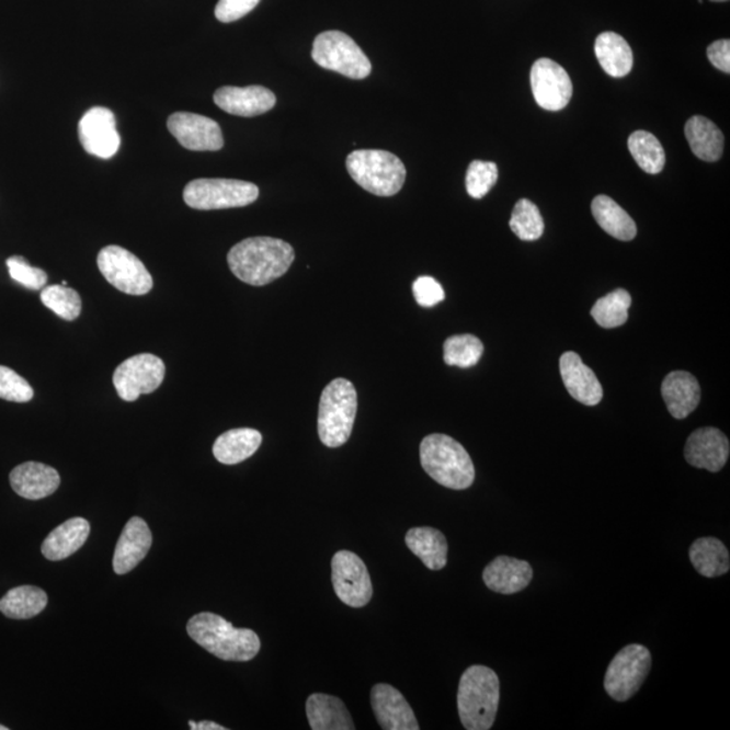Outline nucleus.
<instances>
[{
    "instance_id": "obj_29",
    "label": "nucleus",
    "mask_w": 730,
    "mask_h": 730,
    "mask_svg": "<svg viewBox=\"0 0 730 730\" xmlns=\"http://www.w3.org/2000/svg\"><path fill=\"white\" fill-rule=\"evenodd\" d=\"M685 135L692 152L704 161H717L723 152V135L715 122L694 115L687 121Z\"/></svg>"
},
{
    "instance_id": "obj_40",
    "label": "nucleus",
    "mask_w": 730,
    "mask_h": 730,
    "mask_svg": "<svg viewBox=\"0 0 730 730\" xmlns=\"http://www.w3.org/2000/svg\"><path fill=\"white\" fill-rule=\"evenodd\" d=\"M5 265H8L11 280L22 284L23 287L32 289V292L43 289L46 282H48V275H46L45 271L37 269V266H32L22 256L9 258Z\"/></svg>"
},
{
    "instance_id": "obj_39",
    "label": "nucleus",
    "mask_w": 730,
    "mask_h": 730,
    "mask_svg": "<svg viewBox=\"0 0 730 730\" xmlns=\"http://www.w3.org/2000/svg\"><path fill=\"white\" fill-rule=\"evenodd\" d=\"M34 391L15 370L0 365V398L10 402L25 403L32 401Z\"/></svg>"
},
{
    "instance_id": "obj_16",
    "label": "nucleus",
    "mask_w": 730,
    "mask_h": 730,
    "mask_svg": "<svg viewBox=\"0 0 730 730\" xmlns=\"http://www.w3.org/2000/svg\"><path fill=\"white\" fill-rule=\"evenodd\" d=\"M730 454L729 440L720 429L700 427L689 434L685 446V457L689 466L721 471Z\"/></svg>"
},
{
    "instance_id": "obj_38",
    "label": "nucleus",
    "mask_w": 730,
    "mask_h": 730,
    "mask_svg": "<svg viewBox=\"0 0 730 730\" xmlns=\"http://www.w3.org/2000/svg\"><path fill=\"white\" fill-rule=\"evenodd\" d=\"M498 166L492 161L474 160L466 175L467 193L474 199H482L498 182Z\"/></svg>"
},
{
    "instance_id": "obj_3",
    "label": "nucleus",
    "mask_w": 730,
    "mask_h": 730,
    "mask_svg": "<svg viewBox=\"0 0 730 730\" xmlns=\"http://www.w3.org/2000/svg\"><path fill=\"white\" fill-rule=\"evenodd\" d=\"M500 706V677L484 665H472L460 677L457 710L467 730H489Z\"/></svg>"
},
{
    "instance_id": "obj_25",
    "label": "nucleus",
    "mask_w": 730,
    "mask_h": 730,
    "mask_svg": "<svg viewBox=\"0 0 730 730\" xmlns=\"http://www.w3.org/2000/svg\"><path fill=\"white\" fill-rule=\"evenodd\" d=\"M90 531L89 521L80 517L68 520L45 538L41 550L50 561L67 559L84 546Z\"/></svg>"
},
{
    "instance_id": "obj_32",
    "label": "nucleus",
    "mask_w": 730,
    "mask_h": 730,
    "mask_svg": "<svg viewBox=\"0 0 730 730\" xmlns=\"http://www.w3.org/2000/svg\"><path fill=\"white\" fill-rule=\"evenodd\" d=\"M48 605V595L36 586H20L8 591L0 600V612L13 619H28L38 616Z\"/></svg>"
},
{
    "instance_id": "obj_30",
    "label": "nucleus",
    "mask_w": 730,
    "mask_h": 730,
    "mask_svg": "<svg viewBox=\"0 0 730 730\" xmlns=\"http://www.w3.org/2000/svg\"><path fill=\"white\" fill-rule=\"evenodd\" d=\"M595 221L607 235L619 241H631L637 235L634 219L616 201L606 195H598L591 203Z\"/></svg>"
},
{
    "instance_id": "obj_1",
    "label": "nucleus",
    "mask_w": 730,
    "mask_h": 730,
    "mask_svg": "<svg viewBox=\"0 0 730 730\" xmlns=\"http://www.w3.org/2000/svg\"><path fill=\"white\" fill-rule=\"evenodd\" d=\"M294 260V248L272 237H251L236 243L228 253V264L237 280L256 287L280 280Z\"/></svg>"
},
{
    "instance_id": "obj_24",
    "label": "nucleus",
    "mask_w": 730,
    "mask_h": 730,
    "mask_svg": "<svg viewBox=\"0 0 730 730\" xmlns=\"http://www.w3.org/2000/svg\"><path fill=\"white\" fill-rule=\"evenodd\" d=\"M306 716L312 730L356 729L343 700L333 695L311 694L307 698Z\"/></svg>"
},
{
    "instance_id": "obj_14",
    "label": "nucleus",
    "mask_w": 730,
    "mask_h": 730,
    "mask_svg": "<svg viewBox=\"0 0 730 730\" xmlns=\"http://www.w3.org/2000/svg\"><path fill=\"white\" fill-rule=\"evenodd\" d=\"M79 140L87 153L112 159L121 147L117 121L112 110L90 109L79 122Z\"/></svg>"
},
{
    "instance_id": "obj_36",
    "label": "nucleus",
    "mask_w": 730,
    "mask_h": 730,
    "mask_svg": "<svg viewBox=\"0 0 730 730\" xmlns=\"http://www.w3.org/2000/svg\"><path fill=\"white\" fill-rule=\"evenodd\" d=\"M510 228L523 241H536L544 233V219L535 203L520 199L515 203Z\"/></svg>"
},
{
    "instance_id": "obj_27",
    "label": "nucleus",
    "mask_w": 730,
    "mask_h": 730,
    "mask_svg": "<svg viewBox=\"0 0 730 730\" xmlns=\"http://www.w3.org/2000/svg\"><path fill=\"white\" fill-rule=\"evenodd\" d=\"M406 546L420 558L429 570L440 571L448 561V543L434 527H413L406 533Z\"/></svg>"
},
{
    "instance_id": "obj_43",
    "label": "nucleus",
    "mask_w": 730,
    "mask_h": 730,
    "mask_svg": "<svg viewBox=\"0 0 730 730\" xmlns=\"http://www.w3.org/2000/svg\"><path fill=\"white\" fill-rule=\"evenodd\" d=\"M708 57L712 66L720 71L730 73V41L718 39L708 48Z\"/></svg>"
},
{
    "instance_id": "obj_7",
    "label": "nucleus",
    "mask_w": 730,
    "mask_h": 730,
    "mask_svg": "<svg viewBox=\"0 0 730 730\" xmlns=\"http://www.w3.org/2000/svg\"><path fill=\"white\" fill-rule=\"evenodd\" d=\"M256 184L236 179H196L185 185L183 199L195 210L246 207L259 198Z\"/></svg>"
},
{
    "instance_id": "obj_42",
    "label": "nucleus",
    "mask_w": 730,
    "mask_h": 730,
    "mask_svg": "<svg viewBox=\"0 0 730 730\" xmlns=\"http://www.w3.org/2000/svg\"><path fill=\"white\" fill-rule=\"evenodd\" d=\"M259 3L260 0H219L216 8L217 20L224 23L239 21L256 9Z\"/></svg>"
},
{
    "instance_id": "obj_45",
    "label": "nucleus",
    "mask_w": 730,
    "mask_h": 730,
    "mask_svg": "<svg viewBox=\"0 0 730 730\" xmlns=\"http://www.w3.org/2000/svg\"><path fill=\"white\" fill-rule=\"evenodd\" d=\"M189 726H190V729L196 730V722L195 721H190Z\"/></svg>"
},
{
    "instance_id": "obj_11",
    "label": "nucleus",
    "mask_w": 730,
    "mask_h": 730,
    "mask_svg": "<svg viewBox=\"0 0 730 730\" xmlns=\"http://www.w3.org/2000/svg\"><path fill=\"white\" fill-rule=\"evenodd\" d=\"M164 376V362L152 353H141L118 365L113 384L121 399L135 402L142 393L158 390Z\"/></svg>"
},
{
    "instance_id": "obj_19",
    "label": "nucleus",
    "mask_w": 730,
    "mask_h": 730,
    "mask_svg": "<svg viewBox=\"0 0 730 730\" xmlns=\"http://www.w3.org/2000/svg\"><path fill=\"white\" fill-rule=\"evenodd\" d=\"M560 375L570 396L586 406H596L604 398L602 388L594 370L582 362L575 352H566L560 357Z\"/></svg>"
},
{
    "instance_id": "obj_33",
    "label": "nucleus",
    "mask_w": 730,
    "mask_h": 730,
    "mask_svg": "<svg viewBox=\"0 0 730 730\" xmlns=\"http://www.w3.org/2000/svg\"><path fill=\"white\" fill-rule=\"evenodd\" d=\"M628 148L634 156L637 166L642 171L657 175L663 171L665 166V153L662 144L651 133L637 130L631 133L628 140Z\"/></svg>"
},
{
    "instance_id": "obj_20",
    "label": "nucleus",
    "mask_w": 730,
    "mask_h": 730,
    "mask_svg": "<svg viewBox=\"0 0 730 730\" xmlns=\"http://www.w3.org/2000/svg\"><path fill=\"white\" fill-rule=\"evenodd\" d=\"M152 547V533L140 517H133L124 527L115 547L113 568L118 575L135 570Z\"/></svg>"
},
{
    "instance_id": "obj_4",
    "label": "nucleus",
    "mask_w": 730,
    "mask_h": 730,
    "mask_svg": "<svg viewBox=\"0 0 730 730\" xmlns=\"http://www.w3.org/2000/svg\"><path fill=\"white\" fill-rule=\"evenodd\" d=\"M422 468L438 484L466 490L475 480V467L465 446L446 434H431L420 446Z\"/></svg>"
},
{
    "instance_id": "obj_26",
    "label": "nucleus",
    "mask_w": 730,
    "mask_h": 730,
    "mask_svg": "<svg viewBox=\"0 0 730 730\" xmlns=\"http://www.w3.org/2000/svg\"><path fill=\"white\" fill-rule=\"evenodd\" d=\"M262 443V433L254 429H231L216 440L213 454L223 465L235 466L256 454Z\"/></svg>"
},
{
    "instance_id": "obj_47",
    "label": "nucleus",
    "mask_w": 730,
    "mask_h": 730,
    "mask_svg": "<svg viewBox=\"0 0 730 730\" xmlns=\"http://www.w3.org/2000/svg\"><path fill=\"white\" fill-rule=\"evenodd\" d=\"M0 730H9V728L4 727V726H0Z\"/></svg>"
},
{
    "instance_id": "obj_23",
    "label": "nucleus",
    "mask_w": 730,
    "mask_h": 730,
    "mask_svg": "<svg viewBox=\"0 0 730 730\" xmlns=\"http://www.w3.org/2000/svg\"><path fill=\"white\" fill-rule=\"evenodd\" d=\"M662 396L670 414L676 420H685L698 408L700 387L692 374L674 370L663 380Z\"/></svg>"
},
{
    "instance_id": "obj_12",
    "label": "nucleus",
    "mask_w": 730,
    "mask_h": 730,
    "mask_svg": "<svg viewBox=\"0 0 730 730\" xmlns=\"http://www.w3.org/2000/svg\"><path fill=\"white\" fill-rule=\"evenodd\" d=\"M335 595L346 606L363 607L374 595L373 581L364 561L351 550H339L332 559Z\"/></svg>"
},
{
    "instance_id": "obj_18",
    "label": "nucleus",
    "mask_w": 730,
    "mask_h": 730,
    "mask_svg": "<svg viewBox=\"0 0 730 730\" xmlns=\"http://www.w3.org/2000/svg\"><path fill=\"white\" fill-rule=\"evenodd\" d=\"M214 103L237 117H256L275 107L274 92L262 85L223 87L214 92Z\"/></svg>"
},
{
    "instance_id": "obj_10",
    "label": "nucleus",
    "mask_w": 730,
    "mask_h": 730,
    "mask_svg": "<svg viewBox=\"0 0 730 730\" xmlns=\"http://www.w3.org/2000/svg\"><path fill=\"white\" fill-rule=\"evenodd\" d=\"M98 269L121 293L145 295L153 288V277L140 259L118 246L103 248L98 254Z\"/></svg>"
},
{
    "instance_id": "obj_8",
    "label": "nucleus",
    "mask_w": 730,
    "mask_h": 730,
    "mask_svg": "<svg viewBox=\"0 0 730 730\" xmlns=\"http://www.w3.org/2000/svg\"><path fill=\"white\" fill-rule=\"evenodd\" d=\"M312 60L318 66L353 80L368 78L373 66L361 46L347 34L329 31L318 34L312 44Z\"/></svg>"
},
{
    "instance_id": "obj_22",
    "label": "nucleus",
    "mask_w": 730,
    "mask_h": 730,
    "mask_svg": "<svg viewBox=\"0 0 730 730\" xmlns=\"http://www.w3.org/2000/svg\"><path fill=\"white\" fill-rule=\"evenodd\" d=\"M532 579V566L510 556H498L483 571L486 586L498 594L520 593L529 586Z\"/></svg>"
},
{
    "instance_id": "obj_5",
    "label": "nucleus",
    "mask_w": 730,
    "mask_h": 730,
    "mask_svg": "<svg viewBox=\"0 0 730 730\" xmlns=\"http://www.w3.org/2000/svg\"><path fill=\"white\" fill-rule=\"evenodd\" d=\"M357 413V392L352 381L339 378L324 387L318 410V436L329 448L350 440Z\"/></svg>"
},
{
    "instance_id": "obj_37",
    "label": "nucleus",
    "mask_w": 730,
    "mask_h": 730,
    "mask_svg": "<svg viewBox=\"0 0 730 730\" xmlns=\"http://www.w3.org/2000/svg\"><path fill=\"white\" fill-rule=\"evenodd\" d=\"M41 303L66 321H75L81 312V298L73 288L54 284L41 292Z\"/></svg>"
},
{
    "instance_id": "obj_2",
    "label": "nucleus",
    "mask_w": 730,
    "mask_h": 730,
    "mask_svg": "<svg viewBox=\"0 0 730 730\" xmlns=\"http://www.w3.org/2000/svg\"><path fill=\"white\" fill-rule=\"evenodd\" d=\"M187 634L196 645L225 662H249L262 648L252 629H237L214 613L196 614L187 624Z\"/></svg>"
},
{
    "instance_id": "obj_44",
    "label": "nucleus",
    "mask_w": 730,
    "mask_h": 730,
    "mask_svg": "<svg viewBox=\"0 0 730 730\" xmlns=\"http://www.w3.org/2000/svg\"><path fill=\"white\" fill-rule=\"evenodd\" d=\"M226 729L228 728H225L223 726H219V723L212 721L196 722V730H226Z\"/></svg>"
},
{
    "instance_id": "obj_31",
    "label": "nucleus",
    "mask_w": 730,
    "mask_h": 730,
    "mask_svg": "<svg viewBox=\"0 0 730 730\" xmlns=\"http://www.w3.org/2000/svg\"><path fill=\"white\" fill-rule=\"evenodd\" d=\"M689 560L699 575L717 578L726 575L730 568L729 550L715 537L698 538L689 547Z\"/></svg>"
},
{
    "instance_id": "obj_17",
    "label": "nucleus",
    "mask_w": 730,
    "mask_h": 730,
    "mask_svg": "<svg viewBox=\"0 0 730 730\" xmlns=\"http://www.w3.org/2000/svg\"><path fill=\"white\" fill-rule=\"evenodd\" d=\"M370 705L381 729L419 730V721L408 700L396 687L379 683L370 692Z\"/></svg>"
},
{
    "instance_id": "obj_35",
    "label": "nucleus",
    "mask_w": 730,
    "mask_h": 730,
    "mask_svg": "<svg viewBox=\"0 0 730 730\" xmlns=\"http://www.w3.org/2000/svg\"><path fill=\"white\" fill-rule=\"evenodd\" d=\"M483 351L482 341L472 334L452 335L444 343V362L460 368L474 367L479 363Z\"/></svg>"
},
{
    "instance_id": "obj_21",
    "label": "nucleus",
    "mask_w": 730,
    "mask_h": 730,
    "mask_svg": "<svg viewBox=\"0 0 730 730\" xmlns=\"http://www.w3.org/2000/svg\"><path fill=\"white\" fill-rule=\"evenodd\" d=\"M10 483L20 497L38 501L54 494L59 489L61 479L54 467L27 461L11 471Z\"/></svg>"
},
{
    "instance_id": "obj_34",
    "label": "nucleus",
    "mask_w": 730,
    "mask_h": 730,
    "mask_svg": "<svg viewBox=\"0 0 730 730\" xmlns=\"http://www.w3.org/2000/svg\"><path fill=\"white\" fill-rule=\"evenodd\" d=\"M631 297L627 289L618 288L596 300L591 316L605 329L623 327L628 321Z\"/></svg>"
},
{
    "instance_id": "obj_46",
    "label": "nucleus",
    "mask_w": 730,
    "mask_h": 730,
    "mask_svg": "<svg viewBox=\"0 0 730 730\" xmlns=\"http://www.w3.org/2000/svg\"><path fill=\"white\" fill-rule=\"evenodd\" d=\"M711 2H728V0H711Z\"/></svg>"
},
{
    "instance_id": "obj_9",
    "label": "nucleus",
    "mask_w": 730,
    "mask_h": 730,
    "mask_svg": "<svg viewBox=\"0 0 730 730\" xmlns=\"http://www.w3.org/2000/svg\"><path fill=\"white\" fill-rule=\"evenodd\" d=\"M652 657L649 649L630 645L621 649L608 664L604 686L617 703H625L639 692L651 671Z\"/></svg>"
},
{
    "instance_id": "obj_15",
    "label": "nucleus",
    "mask_w": 730,
    "mask_h": 730,
    "mask_svg": "<svg viewBox=\"0 0 730 730\" xmlns=\"http://www.w3.org/2000/svg\"><path fill=\"white\" fill-rule=\"evenodd\" d=\"M168 130L183 148L206 152L224 148L221 127L216 121L194 113H175L167 122Z\"/></svg>"
},
{
    "instance_id": "obj_41",
    "label": "nucleus",
    "mask_w": 730,
    "mask_h": 730,
    "mask_svg": "<svg viewBox=\"0 0 730 730\" xmlns=\"http://www.w3.org/2000/svg\"><path fill=\"white\" fill-rule=\"evenodd\" d=\"M413 294L419 304L422 307H433L443 303L445 299L444 288L436 280H433L431 276H420L413 283Z\"/></svg>"
},
{
    "instance_id": "obj_28",
    "label": "nucleus",
    "mask_w": 730,
    "mask_h": 730,
    "mask_svg": "<svg viewBox=\"0 0 730 730\" xmlns=\"http://www.w3.org/2000/svg\"><path fill=\"white\" fill-rule=\"evenodd\" d=\"M595 56L602 69L613 78H624L634 68V52L624 37L605 32L595 39Z\"/></svg>"
},
{
    "instance_id": "obj_6",
    "label": "nucleus",
    "mask_w": 730,
    "mask_h": 730,
    "mask_svg": "<svg viewBox=\"0 0 730 730\" xmlns=\"http://www.w3.org/2000/svg\"><path fill=\"white\" fill-rule=\"evenodd\" d=\"M346 170L362 189L376 196H392L402 190L406 168L387 150H355L346 158Z\"/></svg>"
},
{
    "instance_id": "obj_13",
    "label": "nucleus",
    "mask_w": 730,
    "mask_h": 730,
    "mask_svg": "<svg viewBox=\"0 0 730 730\" xmlns=\"http://www.w3.org/2000/svg\"><path fill=\"white\" fill-rule=\"evenodd\" d=\"M531 85L536 103L547 112H560L572 98L570 75L560 64L550 59H538L533 64Z\"/></svg>"
}]
</instances>
